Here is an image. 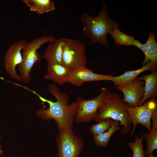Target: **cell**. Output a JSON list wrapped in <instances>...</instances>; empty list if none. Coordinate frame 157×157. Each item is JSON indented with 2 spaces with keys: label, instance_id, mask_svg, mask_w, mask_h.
I'll return each mask as SVG.
<instances>
[{
  "label": "cell",
  "instance_id": "1",
  "mask_svg": "<svg viewBox=\"0 0 157 157\" xmlns=\"http://www.w3.org/2000/svg\"><path fill=\"white\" fill-rule=\"evenodd\" d=\"M49 92L56 98L54 102L46 99L34 91L32 92L36 94L43 102L47 103V109L41 108L36 112V114L40 119L47 121L53 119L56 123L59 131H66L72 129L75 116L78 110V101H73L68 105L69 97L66 93L60 92L57 85L53 84L48 88Z\"/></svg>",
  "mask_w": 157,
  "mask_h": 157
},
{
  "label": "cell",
  "instance_id": "2",
  "mask_svg": "<svg viewBox=\"0 0 157 157\" xmlns=\"http://www.w3.org/2000/svg\"><path fill=\"white\" fill-rule=\"evenodd\" d=\"M107 6L104 4L98 14L93 17L86 13H82L80 20L83 25V32L92 44L99 42L106 48L108 46L106 35L118 24L110 17Z\"/></svg>",
  "mask_w": 157,
  "mask_h": 157
},
{
  "label": "cell",
  "instance_id": "3",
  "mask_svg": "<svg viewBox=\"0 0 157 157\" xmlns=\"http://www.w3.org/2000/svg\"><path fill=\"white\" fill-rule=\"evenodd\" d=\"M126 104L118 94H112L99 108L94 119L98 122L109 118L117 121L119 122V125L123 126L121 134H126L129 132L131 124L125 108Z\"/></svg>",
  "mask_w": 157,
  "mask_h": 157
},
{
  "label": "cell",
  "instance_id": "4",
  "mask_svg": "<svg viewBox=\"0 0 157 157\" xmlns=\"http://www.w3.org/2000/svg\"><path fill=\"white\" fill-rule=\"evenodd\" d=\"M56 40L53 35L43 36L27 43L22 51V60L18 68L22 81L24 83H29L31 80V69L36 63L41 59L40 53L37 50L44 44L51 43Z\"/></svg>",
  "mask_w": 157,
  "mask_h": 157
},
{
  "label": "cell",
  "instance_id": "5",
  "mask_svg": "<svg viewBox=\"0 0 157 157\" xmlns=\"http://www.w3.org/2000/svg\"><path fill=\"white\" fill-rule=\"evenodd\" d=\"M87 60L86 49L82 41L64 38L62 65L72 71L86 66Z\"/></svg>",
  "mask_w": 157,
  "mask_h": 157
},
{
  "label": "cell",
  "instance_id": "6",
  "mask_svg": "<svg viewBox=\"0 0 157 157\" xmlns=\"http://www.w3.org/2000/svg\"><path fill=\"white\" fill-rule=\"evenodd\" d=\"M112 94L108 88H103L99 95L93 98L86 99L78 97L76 100L79 102V106L75 116V121L87 123L94 119L99 108L108 99Z\"/></svg>",
  "mask_w": 157,
  "mask_h": 157
},
{
  "label": "cell",
  "instance_id": "7",
  "mask_svg": "<svg viewBox=\"0 0 157 157\" xmlns=\"http://www.w3.org/2000/svg\"><path fill=\"white\" fill-rule=\"evenodd\" d=\"M57 152L56 157H79L84 143L72 129L59 131L56 139Z\"/></svg>",
  "mask_w": 157,
  "mask_h": 157
},
{
  "label": "cell",
  "instance_id": "8",
  "mask_svg": "<svg viewBox=\"0 0 157 157\" xmlns=\"http://www.w3.org/2000/svg\"><path fill=\"white\" fill-rule=\"evenodd\" d=\"M157 108V100L156 97L145 102L142 105L136 107L126 104L125 108L131 123L133 125L131 134H133L137 125L140 124L150 132L152 130L151 120L154 110Z\"/></svg>",
  "mask_w": 157,
  "mask_h": 157
},
{
  "label": "cell",
  "instance_id": "9",
  "mask_svg": "<svg viewBox=\"0 0 157 157\" xmlns=\"http://www.w3.org/2000/svg\"><path fill=\"white\" fill-rule=\"evenodd\" d=\"M27 43L23 40L13 43L10 45L4 56V66L6 72L10 77L17 81H22L16 69V66L22 62V51Z\"/></svg>",
  "mask_w": 157,
  "mask_h": 157
},
{
  "label": "cell",
  "instance_id": "10",
  "mask_svg": "<svg viewBox=\"0 0 157 157\" xmlns=\"http://www.w3.org/2000/svg\"><path fill=\"white\" fill-rule=\"evenodd\" d=\"M111 75L102 74L94 73L86 66L71 71L67 83L77 87H81L85 83L92 81H113Z\"/></svg>",
  "mask_w": 157,
  "mask_h": 157
},
{
  "label": "cell",
  "instance_id": "11",
  "mask_svg": "<svg viewBox=\"0 0 157 157\" xmlns=\"http://www.w3.org/2000/svg\"><path fill=\"white\" fill-rule=\"evenodd\" d=\"M145 83L137 78L133 82L125 85L115 87L123 93V101L131 106H139L144 93Z\"/></svg>",
  "mask_w": 157,
  "mask_h": 157
},
{
  "label": "cell",
  "instance_id": "12",
  "mask_svg": "<svg viewBox=\"0 0 157 157\" xmlns=\"http://www.w3.org/2000/svg\"><path fill=\"white\" fill-rule=\"evenodd\" d=\"M47 70L43 78L61 85L67 83L71 72L63 65L55 63H47Z\"/></svg>",
  "mask_w": 157,
  "mask_h": 157
},
{
  "label": "cell",
  "instance_id": "13",
  "mask_svg": "<svg viewBox=\"0 0 157 157\" xmlns=\"http://www.w3.org/2000/svg\"><path fill=\"white\" fill-rule=\"evenodd\" d=\"M157 63L150 62L139 69L128 71L121 75L113 77V81L115 87L123 86L135 80L141 73L147 70L150 72L157 70Z\"/></svg>",
  "mask_w": 157,
  "mask_h": 157
},
{
  "label": "cell",
  "instance_id": "14",
  "mask_svg": "<svg viewBox=\"0 0 157 157\" xmlns=\"http://www.w3.org/2000/svg\"><path fill=\"white\" fill-rule=\"evenodd\" d=\"M134 46L141 50L144 54L145 57L142 66L150 62L157 63V43L153 31L149 32L148 39L145 43L142 44L136 39Z\"/></svg>",
  "mask_w": 157,
  "mask_h": 157
},
{
  "label": "cell",
  "instance_id": "15",
  "mask_svg": "<svg viewBox=\"0 0 157 157\" xmlns=\"http://www.w3.org/2000/svg\"><path fill=\"white\" fill-rule=\"evenodd\" d=\"M145 81L144 93L139 106L142 105L148 99L156 97L157 95V71H153L148 74L137 78Z\"/></svg>",
  "mask_w": 157,
  "mask_h": 157
},
{
  "label": "cell",
  "instance_id": "16",
  "mask_svg": "<svg viewBox=\"0 0 157 157\" xmlns=\"http://www.w3.org/2000/svg\"><path fill=\"white\" fill-rule=\"evenodd\" d=\"M64 38L56 39L49 44L44 53L42 58L47 63H55L62 64V57Z\"/></svg>",
  "mask_w": 157,
  "mask_h": 157
},
{
  "label": "cell",
  "instance_id": "17",
  "mask_svg": "<svg viewBox=\"0 0 157 157\" xmlns=\"http://www.w3.org/2000/svg\"><path fill=\"white\" fill-rule=\"evenodd\" d=\"M30 11L43 14L55 10L54 2L51 0H23Z\"/></svg>",
  "mask_w": 157,
  "mask_h": 157
},
{
  "label": "cell",
  "instance_id": "18",
  "mask_svg": "<svg viewBox=\"0 0 157 157\" xmlns=\"http://www.w3.org/2000/svg\"><path fill=\"white\" fill-rule=\"evenodd\" d=\"M119 124V122L113 120L110 128L106 132L98 135H93L94 142L97 146L101 147H105L107 146L113 134L120 130Z\"/></svg>",
  "mask_w": 157,
  "mask_h": 157
},
{
  "label": "cell",
  "instance_id": "19",
  "mask_svg": "<svg viewBox=\"0 0 157 157\" xmlns=\"http://www.w3.org/2000/svg\"><path fill=\"white\" fill-rule=\"evenodd\" d=\"M109 34L116 44L127 46H134L135 40L134 37L123 33L118 27L114 28Z\"/></svg>",
  "mask_w": 157,
  "mask_h": 157
},
{
  "label": "cell",
  "instance_id": "20",
  "mask_svg": "<svg viewBox=\"0 0 157 157\" xmlns=\"http://www.w3.org/2000/svg\"><path fill=\"white\" fill-rule=\"evenodd\" d=\"M142 136L146 140L145 155L147 156L157 149V129L152 130L149 133H144Z\"/></svg>",
  "mask_w": 157,
  "mask_h": 157
},
{
  "label": "cell",
  "instance_id": "21",
  "mask_svg": "<svg viewBox=\"0 0 157 157\" xmlns=\"http://www.w3.org/2000/svg\"><path fill=\"white\" fill-rule=\"evenodd\" d=\"M143 139L142 136L139 138L137 135L134 142L128 143L127 145L132 151V157H146L142 143Z\"/></svg>",
  "mask_w": 157,
  "mask_h": 157
},
{
  "label": "cell",
  "instance_id": "22",
  "mask_svg": "<svg viewBox=\"0 0 157 157\" xmlns=\"http://www.w3.org/2000/svg\"><path fill=\"white\" fill-rule=\"evenodd\" d=\"M113 119L109 118L105 120L98 122V123L92 125L90 130L93 135L102 133L108 130L112 124Z\"/></svg>",
  "mask_w": 157,
  "mask_h": 157
},
{
  "label": "cell",
  "instance_id": "23",
  "mask_svg": "<svg viewBox=\"0 0 157 157\" xmlns=\"http://www.w3.org/2000/svg\"><path fill=\"white\" fill-rule=\"evenodd\" d=\"M151 119L152 121V130L157 129V108L153 111Z\"/></svg>",
  "mask_w": 157,
  "mask_h": 157
},
{
  "label": "cell",
  "instance_id": "24",
  "mask_svg": "<svg viewBox=\"0 0 157 157\" xmlns=\"http://www.w3.org/2000/svg\"><path fill=\"white\" fill-rule=\"evenodd\" d=\"M1 138V137L0 136V140ZM1 145L0 144V155H2L3 153V151L2 149H1Z\"/></svg>",
  "mask_w": 157,
  "mask_h": 157
},
{
  "label": "cell",
  "instance_id": "25",
  "mask_svg": "<svg viewBox=\"0 0 157 157\" xmlns=\"http://www.w3.org/2000/svg\"><path fill=\"white\" fill-rule=\"evenodd\" d=\"M147 157H156L155 156H154V155H153L152 154H151L148 156H147Z\"/></svg>",
  "mask_w": 157,
  "mask_h": 157
},
{
  "label": "cell",
  "instance_id": "26",
  "mask_svg": "<svg viewBox=\"0 0 157 157\" xmlns=\"http://www.w3.org/2000/svg\"></svg>",
  "mask_w": 157,
  "mask_h": 157
}]
</instances>
